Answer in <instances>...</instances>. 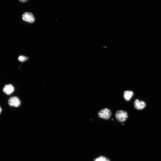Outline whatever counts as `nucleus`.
Returning <instances> with one entry per match:
<instances>
[{"mask_svg": "<svg viewBox=\"0 0 161 161\" xmlns=\"http://www.w3.org/2000/svg\"><path fill=\"white\" fill-rule=\"evenodd\" d=\"M15 91V88L11 84L7 85L3 88L4 92L7 95L12 94Z\"/></svg>", "mask_w": 161, "mask_h": 161, "instance_id": "nucleus-5", "label": "nucleus"}, {"mask_svg": "<svg viewBox=\"0 0 161 161\" xmlns=\"http://www.w3.org/2000/svg\"><path fill=\"white\" fill-rule=\"evenodd\" d=\"M134 95V93L131 91H126L124 93L125 99L127 101H130Z\"/></svg>", "mask_w": 161, "mask_h": 161, "instance_id": "nucleus-7", "label": "nucleus"}, {"mask_svg": "<svg viewBox=\"0 0 161 161\" xmlns=\"http://www.w3.org/2000/svg\"><path fill=\"white\" fill-rule=\"evenodd\" d=\"M113 119H112V120H113Z\"/></svg>", "mask_w": 161, "mask_h": 161, "instance_id": "nucleus-12", "label": "nucleus"}, {"mask_svg": "<svg viewBox=\"0 0 161 161\" xmlns=\"http://www.w3.org/2000/svg\"><path fill=\"white\" fill-rule=\"evenodd\" d=\"M28 57H27L25 56H20L19 58V60L21 62H24L27 60L28 59Z\"/></svg>", "mask_w": 161, "mask_h": 161, "instance_id": "nucleus-9", "label": "nucleus"}, {"mask_svg": "<svg viewBox=\"0 0 161 161\" xmlns=\"http://www.w3.org/2000/svg\"><path fill=\"white\" fill-rule=\"evenodd\" d=\"M8 104L11 106L18 107L20 105L21 101L17 97L13 96L9 99Z\"/></svg>", "mask_w": 161, "mask_h": 161, "instance_id": "nucleus-4", "label": "nucleus"}, {"mask_svg": "<svg viewBox=\"0 0 161 161\" xmlns=\"http://www.w3.org/2000/svg\"><path fill=\"white\" fill-rule=\"evenodd\" d=\"M115 116L119 122L123 123L125 121L128 117V115L126 112L120 110L117 112Z\"/></svg>", "mask_w": 161, "mask_h": 161, "instance_id": "nucleus-1", "label": "nucleus"}, {"mask_svg": "<svg viewBox=\"0 0 161 161\" xmlns=\"http://www.w3.org/2000/svg\"><path fill=\"white\" fill-rule=\"evenodd\" d=\"M95 161H110V160L105 157H101L96 159Z\"/></svg>", "mask_w": 161, "mask_h": 161, "instance_id": "nucleus-8", "label": "nucleus"}, {"mask_svg": "<svg viewBox=\"0 0 161 161\" xmlns=\"http://www.w3.org/2000/svg\"><path fill=\"white\" fill-rule=\"evenodd\" d=\"M134 105L136 109L141 110L146 107V104L143 101H139L137 99L134 102Z\"/></svg>", "mask_w": 161, "mask_h": 161, "instance_id": "nucleus-6", "label": "nucleus"}, {"mask_svg": "<svg viewBox=\"0 0 161 161\" xmlns=\"http://www.w3.org/2000/svg\"><path fill=\"white\" fill-rule=\"evenodd\" d=\"M19 1L21 2L24 3L27 2L29 0H19Z\"/></svg>", "mask_w": 161, "mask_h": 161, "instance_id": "nucleus-10", "label": "nucleus"}, {"mask_svg": "<svg viewBox=\"0 0 161 161\" xmlns=\"http://www.w3.org/2000/svg\"><path fill=\"white\" fill-rule=\"evenodd\" d=\"M2 109L1 108V107H0V114H1L2 112Z\"/></svg>", "mask_w": 161, "mask_h": 161, "instance_id": "nucleus-11", "label": "nucleus"}, {"mask_svg": "<svg viewBox=\"0 0 161 161\" xmlns=\"http://www.w3.org/2000/svg\"><path fill=\"white\" fill-rule=\"evenodd\" d=\"M112 115L110 110L105 108L101 110L98 113L99 116L105 120H108L110 117Z\"/></svg>", "mask_w": 161, "mask_h": 161, "instance_id": "nucleus-2", "label": "nucleus"}, {"mask_svg": "<svg viewBox=\"0 0 161 161\" xmlns=\"http://www.w3.org/2000/svg\"><path fill=\"white\" fill-rule=\"evenodd\" d=\"M22 18L24 21L30 23H33L35 21V17L34 15L29 12L24 13L22 15Z\"/></svg>", "mask_w": 161, "mask_h": 161, "instance_id": "nucleus-3", "label": "nucleus"}]
</instances>
